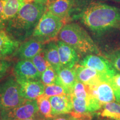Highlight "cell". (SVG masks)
<instances>
[{"label":"cell","instance_id":"6da1fadb","mask_svg":"<svg viewBox=\"0 0 120 120\" xmlns=\"http://www.w3.org/2000/svg\"><path fill=\"white\" fill-rule=\"evenodd\" d=\"M72 18L80 20L92 32L102 34L120 27V7L98 1L79 0Z\"/></svg>","mask_w":120,"mask_h":120},{"label":"cell","instance_id":"7a4b0ae2","mask_svg":"<svg viewBox=\"0 0 120 120\" xmlns=\"http://www.w3.org/2000/svg\"><path fill=\"white\" fill-rule=\"evenodd\" d=\"M47 10V6L34 1L25 4L8 22L7 33L15 40L27 38L33 34L42 16Z\"/></svg>","mask_w":120,"mask_h":120},{"label":"cell","instance_id":"3957f363","mask_svg":"<svg viewBox=\"0 0 120 120\" xmlns=\"http://www.w3.org/2000/svg\"><path fill=\"white\" fill-rule=\"evenodd\" d=\"M58 37L61 41L81 54L100 53V51L87 32L77 23H70L63 26Z\"/></svg>","mask_w":120,"mask_h":120},{"label":"cell","instance_id":"277c9868","mask_svg":"<svg viewBox=\"0 0 120 120\" xmlns=\"http://www.w3.org/2000/svg\"><path fill=\"white\" fill-rule=\"evenodd\" d=\"M64 26V22L61 18L47 10L34 28L32 36L44 43L56 38Z\"/></svg>","mask_w":120,"mask_h":120},{"label":"cell","instance_id":"5b68a950","mask_svg":"<svg viewBox=\"0 0 120 120\" xmlns=\"http://www.w3.org/2000/svg\"><path fill=\"white\" fill-rule=\"evenodd\" d=\"M26 100L16 79L10 77L0 83V114L15 109Z\"/></svg>","mask_w":120,"mask_h":120},{"label":"cell","instance_id":"8992f818","mask_svg":"<svg viewBox=\"0 0 120 120\" xmlns=\"http://www.w3.org/2000/svg\"><path fill=\"white\" fill-rule=\"evenodd\" d=\"M80 65L96 71L102 82H109L117 72L109 60L98 55H87L80 62Z\"/></svg>","mask_w":120,"mask_h":120},{"label":"cell","instance_id":"52a82bcc","mask_svg":"<svg viewBox=\"0 0 120 120\" xmlns=\"http://www.w3.org/2000/svg\"><path fill=\"white\" fill-rule=\"evenodd\" d=\"M38 112L37 100L26 101L11 110L0 114V120H18L37 116Z\"/></svg>","mask_w":120,"mask_h":120},{"label":"cell","instance_id":"ba28073f","mask_svg":"<svg viewBox=\"0 0 120 120\" xmlns=\"http://www.w3.org/2000/svg\"><path fill=\"white\" fill-rule=\"evenodd\" d=\"M79 3V0H54L47 5V11L61 18L65 23L72 17Z\"/></svg>","mask_w":120,"mask_h":120},{"label":"cell","instance_id":"9c48e42d","mask_svg":"<svg viewBox=\"0 0 120 120\" xmlns=\"http://www.w3.org/2000/svg\"><path fill=\"white\" fill-rule=\"evenodd\" d=\"M16 79L20 87L22 96L26 100H36L44 94L45 86L41 81Z\"/></svg>","mask_w":120,"mask_h":120},{"label":"cell","instance_id":"30bf717a","mask_svg":"<svg viewBox=\"0 0 120 120\" xmlns=\"http://www.w3.org/2000/svg\"><path fill=\"white\" fill-rule=\"evenodd\" d=\"M16 79L40 81L41 74L30 60H22L16 64L13 69Z\"/></svg>","mask_w":120,"mask_h":120},{"label":"cell","instance_id":"8fae6325","mask_svg":"<svg viewBox=\"0 0 120 120\" xmlns=\"http://www.w3.org/2000/svg\"><path fill=\"white\" fill-rule=\"evenodd\" d=\"M89 87L91 94L98 100L102 106L116 101L113 88L109 82L101 81L96 85L89 86Z\"/></svg>","mask_w":120,"mask_h":120},{"label":"cell","instance_id":"7c38bea8","mask_svg":"<svg viewBox=\"0 0 120 120\" xmlns=\"http://www.w3.org/2000/svg\"><path fill=\"white\" fill-rule=\"evenodd\" d=\"M57 46L61 68H73L79 61V53L73 47L63 41H58Z\"/></svg>","mask_w":120,"mask_h":120},{"label":"cell","instance_id":"4fadbf2b","mask_svg":"<svg viewBox=\"0 0 120 120\" xmlns=\"http://www.w3.org/2000/svg\"><path fill=\"white\" fill-rule=\"evenodd\" d=\"M44 49L43 42L34 38L22 43L14 53L21 59L31 60Z\"/></svg>","mask_w":120,"mask_h":120},{"label":"cell","instance_id":"5bb4252c","mask_svg":"<svg viewBox=\"0 0 120 120\" xmlns=\"http://www.w3.org/2000/svg\"><path fill=\"white\" fill-rule=\"evenodd\" d=\"M49 101L54 117L70 113L73 109L71 94L49 97Z\"/></svg>","mask_w":120,"mask_h":120},{"label":"cell","instance_id":"9a60e30c","mask_svg":"<svg viewBox=\"0 0 120 120\" xmlns=\"http://www.w3.org/2000/svg\"><path fill=\"white\" fill-rule=\"evenodd\" d=\"M77 81L91 86L101 82L99 73L94 70L83 66L76 64L74 67Z\"/></svg>","mask_w":120,"mask_h":120},{"label":"cell","instance_id":"2e32d148","mask_svg":"<svg viewBox=\"0 0 120 120\" xmlns=\"http://www.w3.org/2000/svg\"><path fill=\"white\" fill-rule=\"evenodd\" d=\"M19 44V41L13 38L0 26V59H4L15 53Z\"/></svg>","mask_w":120,"mask_h":120},{"label":"cell","instance_id":"e0dca14e","mask_svg":"<svg viewBox=\"0 0 120 120\" xmlns=\"http://www.w3.org/2000/svg\"><path fill=\"white\" fill-rule=\"evenodd\" d=\"M29 2H32L30 0H4V7L0 21V26L12 19L22 6Z\"/></svg>","mask_w":120,"mask_h":120},{"label":"cell","instance_id":"ac0fdd59","mask_svg":"<svg viewBox=\"0 0 120 120\" xmlns=\"http://www.w3.org/2000/svg\"><path fill=\"white\" fill-rule=\"evenodd\" d=\"M57 73V85L64 87L68 94H72L73 87L77 81L74 67L72 68H62Z\"/></svg>","mask_w":120,"mask_h":120},{"label":"cell","instance_id":"d6986e66","mask_svg":"<svg viewBox=\"0 0 120 120\" xmlns=\"http://www.w3.org/2000/svg\"><path fill=\"white\" fill-rule=\"evenodd\" d=\"M44 50L46 60L58 73L61 69V65L57 44L53 42H49L45 48Z\"/></svg>","mask_w":120,"mask_h":120},{"label":"cell","instance_id":"ffe728a7","mask_svg":"<svg viewBox=\"0 0 120 120\" xmlns=\"http://www.w3.org/2000/svg\"><path fill=\"white\" fill-rule=\"evenodd\" d=\"M101 109L100 114L102 117L112 120L120 119V103L115 102L106 103Z\"/></svg>","mask_w":120,"mask_h":120},{"label":"cell","instance_id":"44dd1931","mask_svg":"<svg viewBox=\"0 0 120 120\" xmlns=\"http://www.w3.org/2000/svg\"><path fill=\"white\" fill-rule=\"evenodd\" d=\"M36 100L38 108V112L42 116L46 118L55 117L52 115V107L49 101V97L43 94L40 96Z\"/></svg>","mask_w":120,"mask_h":120},{"label":"cell","instance_id":"7402d4cb","mask_svg":"<svg viewBox=\"0 0 120 120\" xmlns=\"http://www.w3.org/2000/svg\"><path fill=\"white\" fill-rule=\"evenodd\" d=\"M72 96L79 99L87 100L92 96L88 85L77 81L73 87Z\"/></svg>","mask_w":120,"mask_h":120},{"label":"cell","instance_id":"603a6c76","mask_svg":"<svg viewBox=\"0 0 120 120\" xmlns=\"http://www.w3.org/2000/svg\"><path fill=\"white\" fill-rule=\"evenodd\" d=\"M41 81L45 86L57 84L58 73L50 64H49L45 71L41 74Z\"/></svg>","mask_w":120,"mask_h":120},{"label":"cell","instance_id":"cb8c5ba5","mask_svg":"<svg viewBox=\"0 0 120 120\" xmlns=\"http://www.w3.org/2000/svg\"><path fill=\"white\" fill-rule=\"evenodd\" d=\"M31 60L41 74L45 71V70L49 64V62H47L46 58H45L44 49L40 53L37 54L36 56H34Z\"/></svg>","mask_w":120,"mask_h":120},{"label":"cell","instance_id":"d4e9b609","mask_svg":"<svg viewBox=\"0 0 120 120\" xmlns=\"http://www.w3.org/2000/svg\"><path fill=\"white\" fill-rule=\"evenodd\" d=\"M44 94L49 97L70 94L64 87L57 84L45 86Z\"/></svg>","mask_w":120,"mask_h":120},{"label":"cell","instance_id":"484cf974","mask_svg":"<svg viewBox=\"0 0 120 120\" xmlns=\"http://www.w3.org/2000/svg\"><path fill=\"white\" fill-rule=\"evenodd\" d=\"M106 56L117 72H120V49L110 52Z\"/></svg>","mask_w":120,"mask_h":120},{"label":"cell","instance_id":"4316f807","mask_svg":"<svg viewBox=\"0 0 120 120\" xmlns=\"http://www.w3.org/2000/svg\"><path fill=\"white\" fill-rule=\"evenodd\" d=\"M11 62L4 59H0V80L4 77L11 67Z\"/></svg>","mask_w":120,"mask_h":120},{"label":"cell","instance_id":"83f0119b","mask_svg":"<svg viewBox=\"0 0 120 120\" xmlns=\"http://www.w3.org/2000/svg\"><path fill=\"white\" fill-rule=\"evenodd\" d=\"M109 83L113 88L114 91H116L120 88V74L117 73L115 75L109 79Z\"/></svg>","mask_w":120,"mask_h":120},{"label":"cell","instance_id":"f1b7e54d","mask_svg":"<svg viewBox=\"0 0 120 120\" xmlns=\"http://www.w3.org/2000/svg\"><path fill=\"white\" fill-rule=\"evenodd\" d=\"M70 116L68 115H61L57 116L56 117H55L52 120H69L70 118Z\"/></svg>","mask_w":120,"mask_h":120},{"label":"cell","instance_id":"f546056e","mask_svg":"<svg viewBox=\"0 0 120 120\" xmlns=\"http://www.w3.org/2000/svg\"><path fill=\"white\" fill-rule=\"evenodd\" d=\"M54 1V0H34V2H37V3H40V4H43L44 5L47 6L49 4V3H51L52 1Z\"/></svg>","mask_w":120,"mask_h":120},{"label":"cell","instance_id":"4dcf8cb0","mask_svg":"<svg viewBox=\"0 0 120 120\" xmlns=\"http://www.w3.org/2000/svg\"><path fill=\"white\" fill-rule=\"evenodd\" d=\"M4 7V0H0V21H1V17L3 13Z\"/></svg>","mask_w":120,"mask_h":120},{"label":"cell","instance_id":"1f68e13d","mask_svg":"<svg viewBox=\"0 0 120 120\" xmlns=\"http://www.w3.org/2000/svg\"><path fill=\"white\" fill-rule=\"evenodd\" d=\"M114 92H115V96L116 98V101L119 102L120 101V88L116 91H114Z\"/></svg>","mask_w":120,"mask_h":120},{"label":"cell","instance_id":"d6a6232c","mask_svg":"<svg viewBox=\"0 0 120 120\" xmlns=\"http://www.w3.org/2000/svg\"><path fill=\"white\" fill-rule=\"evenodd\" d=\"M97 1H101V2H107V1H109V2L120 3V0H97Z\"/></svg>","mask_w":120,"mask_h":120},{"label":"cell","instance_id":"836d02e7","mask_svg":"<svg viewBox=\"0 0 120 120\" xmlns=\"http://www.w3.org/2000/svg\"><path fill=\"white\" fill-rule=\"evenodd\" d=\"M41 118H38L37 116L31 118H26V119H22V120H40Z\"/></svg>","mask_w":120,"mask_h":120},{"label":"cell","instance_id":"e575fe53","mask_svg":"<svg viewBox=\"0 0 120 120\" xmlns=\"http://www.w3.org/2000/svg\"><path fill=\"white\" fill-rule=\"evenodd\" d=\"M69 120H82V118H76V117H73L71 116L70 117V118Z\"/></svg>","mask_w":120,"mask_h":120},{"label":"cell","instance_id":"d590c367","mask_svg":"<svg viewBox=\"0 0 120 120\" xmlns=\"http://www.w3.org/2000/svg\"><path fill=\"white\" fill-rule=\"evenodd\" d=\"M40 120H52L51 118H41L40 119Z\"/></svg>","mask_w":120,"mask_h":120},{"label":"cell","instance_id":"8d00e7d4","mask_svg":"<svg viewBox=\"0 0 120 120\" xmlns=\"http://www.w3.org/2000/svg\"><path fill=\"white\" fill-rule=\"evenodd\" d=\"M30 1H31V2H34V0H30Z\"/></svg>","mask_w":120,"mask_h":120},{"label":"cell","instance_id":"74e56055","mask_svg":"<svg viewBox=\"0 0 120 120\" xmlns=\"http://www.w3.org/2000/svg\"><path fill=\"white\" fill-rule=\"evenodd\" d=\"M119 102V103H120V101H119V102Z\"/></svg>","mask_w":120,"mask_h":120},{"label":"cell","instance_id":"f35d334b","mask_svg":"<svg viewBox=\"0 0 120 120\" xmlns=\"http://www.w3.org/2000/svg\"><path fill=\"white\" fill-rule=\"evenodd\" d=\"M120 120V119H119V120Z\"/></svg>","mask_w":120,"mask_h":120},{"label":"cell","instance_id":"ab89813d","mask_svg":"<svg viewBox=\"0 0 120 120\" xmlns=\"http://www.w3.org/2000/svg\"></svg>","mask_w":120,"mask_h":120},{"label":"cell","instance_id":"60d3db41","mask_svg":"<svg viewBox=\"0 0 120 120\" xmlns=\"http://www.w3.org/2000/svg\"></svg>","mask_w":120,"mask_h":120}]
</instances>
